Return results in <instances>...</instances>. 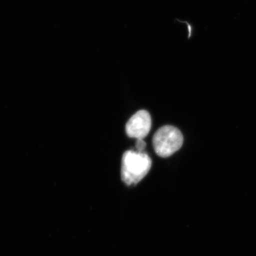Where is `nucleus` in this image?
Instances as JSON below:
<instances>
[{
    "label": "nucleus",
    "mask_w": 256,
    "mask_h": 256,
    "mask_svg": "<svg viewBox=\"0 0 256 256\" xmlns=\"http://www.w3.org/2000/svg\"><path fill=\"white\" fill-rule=\"evenodd\" d=\"M175 22H178V23L183 24L186 26V30H188V40H191L194 36V26L192 23H190V22L182 21V20H178V18L175 20Z\"/></svg>",
    "instance_id": "obj_4"
},
{
    "label": "nucleus",
    "mask_w": 256,
    "mask_h": 256,
    "mask_svg": "<svg viewBox=\"0 0 256 256\" xmlns=\"http://www.w3.org/2000/svg\"><path fill=\"white\" fill-rule=\"evenodd\" d=\"M152 160L146 152L128 150L122 159L121 178L128 186L137 184L149 172Z\"/></svg>",
    "instance_id": "obj_1"
},
{
    "label": "nucleus",
    "mask_w": 256,
    "mask_h": 256,
    "mask_svg": "<svg viewBox=\"0 0 256 256\" xmlns=\"http://www.w3.org/2000/svg\"><path fill=\"white\" fill-rule=\"evenodd\" d=\"M136 148L137 149V152H143L146 148V142H144V140L138 139L136 144Z\"/></svg>",
    "instance_id": "obj_5"
},
{
    "label": "nucleus",
    "mask_w": 256,
    "mask_h": 256,
    "mask_svg": "<svg viewBox=\"0 0 256 256\" xmlns=\"http://www.w3.org/2000/svg\"><path fill=\"white\" fill-rule=\"evenodd\" d=\"M184 138L178 128L172 126L160 128L154 133L152 144L154 151L161 158L172 156L182 146Z\"/></svg>",
    "instance_id": "obj_2"
},
{
    "label": "nucleus",
    "mask_w": 256,
    "mask_h": 256,
    "mask_svg": "<svg viewBox=\"0 0 256 256\" xmlns=\"http://www.w3.org/2000/svg\"><path fill=\"white\" fill-rule=\"evenodd\" d=\"M151 126L150 114L146 110H140L128 120L126 126V133L128 137L144 140L149 134Z\"/></svg>",
    "instance_id": "obj_3"
}]
</instances>
